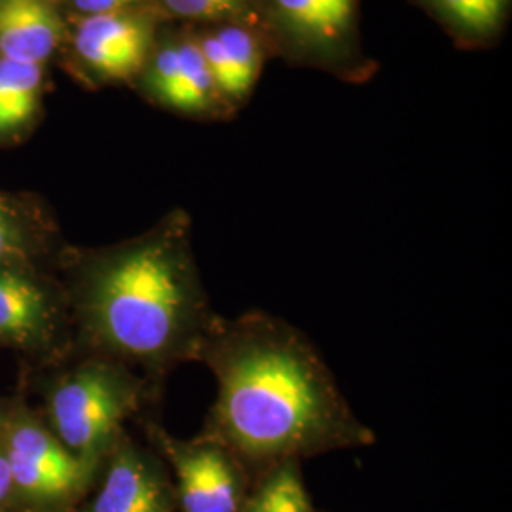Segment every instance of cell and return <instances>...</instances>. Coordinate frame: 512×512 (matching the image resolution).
Listing matches in <instances>:
<instances>
[{"label": "cell", "instance_id": "d6986e66", "mask_svg": "<svg viewBox=\"0 0 512 512\" xmlns=\"http://www.w3.org/2000/svg\"><path fill=\"white\" fill-rule=\"evenodd\" d=\"M0 512H18L16 511L10 465L6 459V452L2 448V442H0Z\"/></svg>", "mask_w": 512, "mask_h": 512}, {"label": "cell", "instance_id": "9a60e30c", "mask_svg": "<svg viewBox=\"0 0 512 512\" xmlns=\"http://www.w3.org/2000/svg\"><path fill=\"white\" fill-rule=\"evenodd\" d=\"M42 86V65L0 57V143L16 137L35 116Z\"/></svg>", "mask_w": 512, "mask_h": 512}, {"label": "cell", "instance_id": "3957f363", "mask_svg": "<svg viewBox=\"0 0 512 512\" xmlns=\"http://www.w3.org/2000/svg\"><path fill=\"white\" fill-rule=\"evenodd\" d=\"M31 380L40 395L42 420L73 456L93 469H99L126 423L160 397L133 368L84 351L29 374Z\"/></svg>", "mask_w": 512, "mask_h": 512}, {"label": "cell", "instance_id": "6da1fadb", "mask_svg": "<svg viewBox=\"0 0 512 512\" xmlns=\"http://www.w3.org/2000/svg\"><path fill=\"white\" fill-rule=\"evenodd\" d=\"M198 363L217 382L202 437L256 476L279 463L374 444L310 338L285 319L219 315Z\"/></svg>", "mask_w": 512, "mask_h": 512}, {"label": "cell", "instance_id": "7a4b0ae2", "mask_svg": "<svg viewBox=\"0 0 512 512\" xmlns=\"http://www.w3.org/2000/svg\"><path fill=\"white\" fill-rule=\"evenodd\" d=\"M57 275L67 293L74 351L129 366L156 391L175 368L198 363L219 319L183 209L114 245L65 247Z\"/></svg>", "mask_w": 512, "mask_h": 512}, {"label": "cell", "instance_id": "ac0fdd59", "mask_svg": "<svg viewBox=\"0 0 512 512\" xmlns=\"http://www.w3.org/2000/svg\"><path fill=\"white\" fill-rule=\"evenodd\" d=\"M74 8L84 16H99V14H116L133 10L143 0H71Z\"/></svg>", "mask_w": 512, "mask_h": 512}, {"label": "cell", "instance_id": "7c38bea8", "mask_svg": "<svg viewBox=\"0 0 512 512\" xmlns=\"http://www.w3.org/2000/svg\"><path fill=\"white\" fill-rule=\"evenodd\" d=\"M63 249L37 202L0 192V268L57 270Z\"/></svg>", "mask_w": 512, "mask_h": 512}, {"label": "cell", "instance_id": "2e32d148", "mask_svg": "<svg viewBox=\"0 0 512 512\" xmlns=\"http://www.w3.org/2000/svg\"><path fill=\"white\" fill-rule=\"evenodd\" d=\"M239 512H315L302 480L300 461L279 463L256 476Z\"/></svg>", "mask_w": 512, "mask_h": 512}, {"label": "cell", "instance_id": "9c48e42d", "mask_svg": "<svg viewBox=\"0 0 512 512\" xmlns=\"http://www.w3.org/2000/svg\"><path fill=\"white\" fill-rule=\"evenodd\" d=\"M141 74L150 97L167 109L213 120L234 114L220 95L194 31L154 40Z\"/></svg>", "mask_w": 512, "mask_h": 512}, {"label": "cell", "instance_id": "5bb4252c", "mask_svg": "<svg viewBox=\"0 0 512 512\" xmlns=\"http://www.w3.org/2000/svg\"><path fill=\"white\" fill-rule=\"evenodd\" d=\"M461 48L492 46L511 18L512 0H412Z\"/></svg>", "mask_w": 512, "mask_h": 512}, {"label": "cell", "instance_id": "e0dca14e", "mask_svg": "<svg viewBox=\"0 0 512 512\" xmlns=\"http://www.w3.org/2000/svg\"><path fill=\"white\" fill-rule=\"evenodd\" d=\"M165 14L198 25L249 21L255 23L256 0H158Z\"/></svg>", "mask_w": 512, "mask_h": 512}, {"label": "cell", "instance_id": "4fadbf2b", "mask_svg": "<svg viewBox=\"0 0 512 512\" xmlns=\"http://www.w3.org/2000/svg\"><path fill=\"white\" fill-rule=\"evenodd\" d=\"M63 23L46 0H0V57L42 65L61 40Z\"/></svg>", "mask_w": 512, "mask_h": 512}, {"label": "cell", "instance_id": "52a82bcc", "mask_svg": "<svg viewBox=\"0 0 512 512\" xmlns=\"http://www.w3.org/2000/svg\"><path fill=\"white\" fill-rule=\"evenodd\" d=\"M150 446L164 459L179 512H239L255 480L234 454L202 435L179 439L154 420L143 421Z\"/></svg>", "mask_w": 512, "mask_h": 512}, {"label": "cell", "instance_id": "8992f818", "mask_svg": "<svg viewBox=\"0 0 512 512\" xmlns=\"http://www.w3.org/2000/svg\"><path fill=\"white\" fill-rule=\"evenodd\" d=\"M0 349L16 353L27 374L73 353L69 302L57 270L0 268Z\"/></svg>", "mask_w": 512, "mask_h": 512}, {"label": "cell", "instance_id": "ba28073f", "mask_svg": "<svg viewBox=\"0 0 512 512\" xmlns=\"http://www.w3.org/2000/svg\"><path fill=\"white\" fill-rule=\"evenodd\" d=\"M164 459L124 431L101 461L92 490L76 512H177Z\"/></svg>", "mask_w": 512, "mask_h": 512}, {"label": "cell", "instance_id": "277c9868", "mask_svg": "<svg viewBox=\"0 0 512 512\" xmlns=\"http://www.w3.org/2000/svg\"><path fill=\"white\" fill-rule=\"evenodd\" d=\"M359 0H256L255 23L270 54L323 73L363 82L366 57Z\"/></svg>", "mask_w": 512, "mask_h": 512}, {"label": "cell", "instance_id": "5b68a950", "mask_svg": "<svg viewBox=\"0 0 512 512\" xmlns=\"http://www.w3.org/2000/svg\"><path fill=\"white\" fill-rule=\"evenodd\" d=\"M0 442L18 512H76L99 469L73 456L23 393L0 397Z\"/></svg>", "mask_w": 512, "mask_h": 512}, {"label": "cell", "instance_id": "8fae6325", "mask_svg": "<svg viewBox=\"0 0 512 512\" xmlns=\"http://www.w3.org/2000/svg\"><path fill=\"white\" fill-rule=\"evenodd\" d=\"M205 63L228 109H239L255 90L270 48L249 21L202 25L194 31Z\"/></svg>", "mask_w": 512, "mask_h": 512}, {"label": "cell", "instance_id": "30bf717a", "mask_svg": "<svg viewBox=\"0 0 512 512\" xmlns=\"http://www.w3.org/2000/svg\"><path fill=\"white\" fill-rule=\"evenodd\" d=\"M152 46V21L133 10L84 16L74 35L76 55L103 80H128L141 74Z\"/></svg>", "mask_w": 512, "mask_h": 512}]
</instances>
